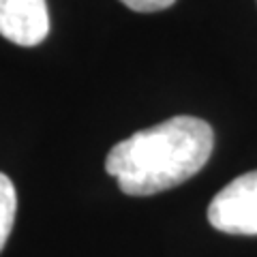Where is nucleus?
<instances>
[{"label":"nucleus","mask_w":257,"mask_h":257,"mask_svg":"<svg viewBox=\"0 0 257 257\" xmlns=\"http://www.w3.org/2000/svg\"><path fill=\"white\" fill-rule=\"evenodd\" d=\"M212 148L210 124L195 116H176L118 142L105 159V170L126 195H155L195 176Z\"/></svg>","instance_id":"f257e3e1"},{"label":"nucleus","mask_w":257,"mask_h":257,"mask_svg":"<svg viewBox=\"0 0 257 257\" xmlns=\"http://www.w3.org/2000/svg\"><path fill=\"white\" fill-rule=\"evenodd\" d=\"M0 35L22 47H35L50 35L47 0H0Z\"/></svg>","instance_id":"7ed1b4c3"},{"label":"nucleus","mask_w":257,"mask_h":257,"mask_svg":"<svg viewBox=\"0 0 257 257\" xmlns=\"http://www.w3.org/2000/svg\"><path fill=\"white\" fill-rule=\"evenodd\" d=\"M120 3L138 13H155V11H163L167 7H172L176 0H120Z\"/></svg>","instance_id":"39448f33"},{"label":"nucleus","mask_w":257,"mask_h":257,"mask_svg":"<svg viewBox=\"0 0 257 257\" xmlns=\"http://www.w3.org/2000/svg\"><path fill=\"white\" fill-rule=\"evenodd\" d=\"M214 229L236 236H257V170L231 180L208 206Z\"/></svg>","instance_id":"f03ea898"},{"label":"nucleus","mask_w":257,"mask_h":257,"mask_svg":"<svg viewBox=\"0 0 257 257\" xmlns=\"http://www.w3.org/2000/svg\"><path fill=\"white\" fill-rule=\"evenodd\" d=\"M15 212H18V193L9 176L0 172V253L11 236Z\"/></svg>","instance_id":"20e7f679"}]
</instances>
